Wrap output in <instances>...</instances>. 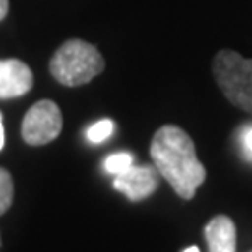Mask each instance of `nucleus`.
Segmentation results:
<instances>
[{
    "label": "nucleus",
    "instance_id": "f257e3e1",
    "mask_svg": "<svg viewBox=\"0 0 252 252\" xmlns=\"http://www.w3.org/2000/svg\"><path fill=\"white\" fill-rule=\"evenodd\" d=\"M150 153L155 168L180 198L190 200L206 181V168L196 157L194 142L181 127L162 126L153 135Z\"/></svg>",
    "mask_w": 252,
    "mask_h": 252
},
{
    "label": "nucleus",
    "instance_id": "f03ea898",
    "mask_svg": "<svg viewBox=\"0 0 252 252\" xmlns=\"http://www.w3.org/2000/svg\"><path fill=\"white\" fill-rule=\"evenodd\" d=\"M49 69L63 86H82L105 69V60L92 43L82 39H69L53 54Z\"/></svg>",
    "mask_w": 252,
    "mask_h": 252
},
{
    "label": "nucleus",
    "instance_id": "7ed1b4c3",
    "mask_svg": "<svg viewBox=\"0 0 252 252\" xmlns=\"http://www.w3.org/2000/svg\"><path fill=\"white\" fill-rule=\"evenodd\" d=\"M213 75L226 99L252 114V60L222 49L213 58Z\"/></svg>",
    "mask_w": 252,
    "mask_h": 252
},
{
    "label": "nucleus",
    "instance_id": "20e7f679",
    "mask_svg": "<svg viewBox=\"0 0 252 252\" xmlns=\"http://www.w3.org/2000/svg\"><path fill=\"white\" fill-rule=\"evenodd\" d=\"M62 131V112L54 101L43 99L28 108L23 120L21 133L30 146H43L53 142Z\"/></svg>",
    "mask_w": 252,
    "mask_h": 252
},
{
    "label": "nucleus",
    "instance_id": "39448f33",
    "mask_svg": "<svg viewBox=\"0 0 252 252\" xmlns=\"http://www.w3.org/2000/svg\"><path fill=\"white\" fill-rule=\"evenodd\" d=\"M159 185V170L152 164L135 166L131 164L126 172L114 176V189L124 192L127 198L144 200L152 196Z\"/></svg>",
    "mask_w": 252,
    "mask_h": 252
},
{
    "label": "nucleus",
    "instance_id": "423d86ee",
    "mask_svg": "<svg viewBox=\"0 0 252 252\" xmlns=\"http://www.w3.org/2000/svg\"><path fill=\"white\" fill-rule=\"evenodd\" d=\"M34 75L25 62L17 58L0 60V99L21 97L30 92Z\"/></svg>",
    "mask_w": 252,
    "mask_h": 252
},
{
    "label": "nucleus",
    "instance_id": "0eeeda50",
    "mask_svg": "<svg viewBox=\"0 0 252 252\" xmlns=\"http://www.w3.org/2000/svg\"><path fill=\"white\" fill-rule=\"evenodd\" d=\"M209 252H235V224L224 215L215 217L206 226Z\"/></svg>",
    "mask_w": 252,
    "mask_h": 252
},
{
    "label": "nucleus",
    "instance_id": "6e6552de",
    "mask_svg": "<svg viewBox=\"0 0 252 252\" xmlns=\"http://www.w3.org/2000/svg\"><path fill=\"white\" fill-rule=\"evenodd\" d=\"M13 202V180L6 168H0V215L6 213Z\"/></svg>",
    "mask_w": 252,
    "mask_h": 252
},
{
    "label": "nucleus",
    "instance_id": "1a4fd4ad",
    "mask_svg": "<svg viewBox=\"0 0 252 252\" xmlns=\"http://www.w3.org/2000/svg\"><path fill=\"white\" fill-rule=\"evenodd\" d=\"M112 133H114V122H112V120H101V122H97V124H94V126L88 127L86 136H88L90 142L99 144V142H103V140H107Z\"/></svg>",
    "mask_w": 252,
    "mask_h": 252
},
{
    "label": "nucleus",
    "instance_id": "9d476101",
    "mask_svg": "<svg viewBox=\"0 0 252 252\" xmlns=\"http://www.w3.org/2000/svg\"><path fill=\"white\" fill-rule=\"evenodd\" d=\"M133 164V155L131 153H114V155H108L105 159V170L108 174H122L126 172L129 166Z\"/></svg>",
    "mask_w": 252,
    "mask_h": 252
},
{
    "label": "nucleus",
    "instance_id": "9b49d317",
    "mask_svg": "<svg viewBox=\"0 0 252 252\" xmlns=\"http://www.w3.org/2000/svg\"><path fill=\"white\" fill-rule=\"evenodd\" d=\"M237 138H239V144L243 148L245 157L252 161V124L249 126H243L237 133Z\"/></svg>",
    "mask_w": 252,
    "mask_h": 252
},
{
    "label": "nucleus",
    "instance_id": "f8f14e48",
    "mask_svg": "<svg viewBox=\"0 0 252 252\" xmlns=\"http://www.w3.org/2000/svg\"><path fill=\"white\" fill-rule=\"evenodd\" d=\"M9 9V0H0V21L8 15Z\"/></svg>",
    "mask_w": 252,
    "mask_h": 252
},
{
    "label": "nucleus",
    "instance_id": "ddd939ff",
    "mask_svg": "<svg viewBox=\"0 0 252 252\" xmlns=\"http://www.w3.org/2000/svg\"><path fill=\"white\" fill-rule=\"evenodd\" d=\"M4 142H6V136H4V126H2V114H0V150L4 148Z\"/></svg>",
    "mask_w": 252,
    "mask_h": 252
},
{
    "label": "nucleus",
    "instance_id": "4468645a",
    "mask_svg": "<svg viewBox=\"0 0 252 252\" xmlns=\"http://www.w3.org/2000/svg\"><path fill=\"white\" fill-rule=\"evenodd\" d=\"M183 252H200V251H198V247H189L187 251H183Z\"/></svg>",
    "mask_w": 252,
    "mask_h": 252
}]
</instances>
